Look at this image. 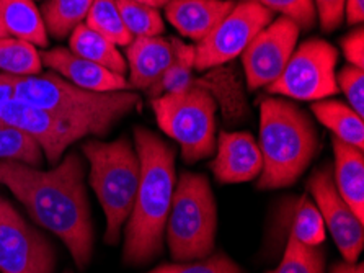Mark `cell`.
I'll return each instance as SVG.
<instances>
[{
	"label": "cell",
	"mask_w": 364,
	"mask_h": 273,
	"mask_svg": "<svg viewBox=\"0 0 364 273\" xmlns=\"http://www.w3.org/2000/svg\"><path fill=\"white\" fill-rule=\"evenodd\" d=\"M85 177L87 164L77 150L49 170L0 163V185L14 193L38 226L56 234L80 270L90 264L95 247Z\"/></svg>",
	"instance_id": "obj_1"
},
{
	"label": "cell",
	"mask_w": 364,
	"mask_h": 273,
	"mask_svg": "<svg viewBox=\"0 0 364 273\" xmlns=\"http://www.w3.org/2000/svg\"><path fill=\"white\" fill-rule=\"evenodd\" d=\"M141 174L124 232L126 265H144L162 254L164 234L175 192V149L147 128L134 130Z\"/></svg>",
	"instance_id": "obj_2"
},
{
	"label": "cell",
	"mask_w": 364,
	"mask_h": 273,
	"mask_svg": "<svg viewBox=\"0 0 364 273\" xmlns=\"http://www.w3.org/2000/svg\"><path fill=\"white\" fill-rule=\"evenodd\" d=\"M7 77L16 100L51 111L60 118L84 128L88 136H105L117 121L134 111L141 103V97L132 91H84L54 72H41L28 77Z\"/></svg>",
	"instance_id": "obj_3"
},
{
	"label": "cell",
	"mask_w": 364,
	"mask_h": 273,
	"mask_svg": "<svg viewBox=\"0 0 364 273\" xmlns=\"http://www.w3.org/2000/svg\"><path fill=\"white\" fill-rule=\"evenodd\" d=\"M262 172L258 188L274 190L297 182L316 158L318 133L294 103L284 98L264 97L260 102Z\"/></svg>",
	"instance_id": "obj_4"
},
{
	"label": "cell",
	"mask_w": 364,
	"mask_h": 273,
	"mask_svg": "<svg viewBox=\"0 0 364 273\" xmlns=\"http://www.w3.org/2000/svg\"><path fill=\"white\" fill-rule=\"evenodd\" d=\"M80 150L90 164L88 182L107 218L105 242L117 246L134 206L141 174L139 158L128 138L112 143L90 139L82 144Z\"/></svg>",
	"instance_id": "obj_5"
},
{
	"label": "cell",
	"mask_w": 364,
	"mask_h": 273,
	"mask_svg": "<svg viewBox=\"0 0 364 273\" xmlns=\"http://www.w3.org/2000/svg\"><path fill=\"white\" fill-rule=\"evenodd\" d=\"M218 208L208 177L183 172L175 185L165 234L173 262H193L214 250Z\"/></svg>",
	"instance_id": "obj_6"
},
{
	"label": "cell",
	"mask_w": 364,
	"mask_h": 273,
	"mask_svg": "<svg viewBox=\"0 0 364 273\" xmlns=\"http://www.w3.org/2000/svg\"><path fill=\"white\" fill-rule=\"evenodd\" d=\"M151 105L161 130L180 144L186 163L206 159L216 150V98L200 82L152 98Z\"/></svg>",
	"instance_id": "obj_7"
},
{
	"label": "cell",
	"mask_w": 364,
	"mask_h": 273,
	"mask_svg": "<svg viewBox=\"0 0 364 273\" xmlns=\"http://www.w3.org/2000/svg\"><path fill=\"white\" fill-rule=\"evenodd\" d=\"M338 51L322 38H311L294 49L288 64L267 91L272 96L318 102L335 96Z\"/></svg>",
	"instance_id": "obj_8"
},
{
	"label": "cell",
	"mask_w": 364,
	"mask_h": 273,
	"mask_svg": "<svg viewBox=\"0 0 364 273\" xmlns=\"http://www.w3.org/2000/svg\"><path fill=\"white\" fill-rule=\"evenodd\" d=\"M56 262L51 239L0 195V273H54Z\"/></svg>",
	"instance_id": "obj_9"
},
{
	"label": "cell",
	"mask_w": 364,
	"mask_h": 273,
	"mask_svg": "<svg viewBox=\"0 0 364 273\" xmlns=\"http://www.w3.org/2000/svg\"><path fill=\"white\" fill-rule=\"evenodd\" d=\"M274 20V14L253 0H240L195 46V69L208 71L228 64L245 51L257 33Z\"/></svg>",
	"instance_id": "obj_10"
},
{
	"label": "cell",
	"mask_w": 364,
	"mask_h": 273,
	"mask_svg": "<svg viewBox=\"0 0 364 273\" xmlns=\"http://www.w3.org/2000/svg\"><path fill=\"white\" fill-rule=\"evenodd\" d=\"M301 28L294 21L278 16L263 28L242 53L247 86L250 91L268 87L278 79L294 53Z\"/></svg>",
	"instance_id": "obj_11"
},
{
	"label": "cell",
	"mask_w": 364,
	"mask_h": 273,
	"mask_svg": "<svg viewBox=\"0 0 364 273\" xmlns=\"http://www.w3.org/2000/svg\"><path fill=\"white\" fill-rule=\"evenodd\" d=\"M0 121L15 126L40 144L44 159L53 167L60 163L68 148L88 136L84 128L60 118L51 111L20 102L15 97L0 108Z\"/></svg>",
	"instance_id": "obj_12"
},
{
	"label": "cell",
	"mask_w": 364,
	"mask_h": 273,
	"mask_svg": "<svg viewBox=\"0 0 364 273\" xmlns=\"http://www.w3.org/2000/svg\"><path fill=\"white\" fill-rule=\"evenodd\" d=\"M307 190L345 262H356L364 247V226L336 190L332 167L325 165L314 172L307 182Z\"/></svg>",
	"instance_id": "obj_13"
},
{
	"label": "cell",
	"mask_w": 364,
	"mask_h": 273,
	"mask_svg": "<svg viewBox=\"0 0 364 273\" xmlns=\"http://www.w3.org/2000/svg\"><path fill=\"white\" fill-rule=\"evenodd\" d=\"M43 68L46 66L54 74L63 77L74 86L92 92L132 91L124 76L102 68L92 61L74 54L69 48H51L40 53Z\"/></svg>",
	"instance_id": "obj_14"
},
{
	"label": "cell",
	"mask_w": 364,
	"mask_h": 273,
	"mask_svg": "<svg viewBox=\"0 0 364 273\" xmlns=\"http://www.w3.org/2000/svg\"><path fill=\"white\" fill-rule=\"evenodd\" d=\"M211 170L220 183H242L257 178L262 172V154L255 138L248 133H220Z\"/></svg>",
	"instance_id": "obj_15"
},
{
	"label": "cell",
	"mask_w": 364,
	"mask_h": 273,
	"mask_svg": "<svg viewBox=\"0 0 364 273\" xmlns=\"http://www.w3.org/2000/svg\"><path fill=\"white\" fill-rule=\"evenodd\" d=\"M175 58L172 38L149 36L134 38L126 46V64L129 69V83L132 91L147 92L161 79Z\"/></svg>",
	"instance_id": "obj_16"
},
{
	"label": "cell",
	"mask_w": 364,
	"mask_h": 273,
	"mask_svg": "<svg viewBox=\"0 0 364 273\" xmlns=\"http://www.w3.org/2000/svg\"><path fill=\"white\" fill-rule=\"evenodd\" d=\"M235 5V0H170L165 15L176 31L200 43Z\"/></svg>",
	"instance_id": "obj_17"
},
{
	"label": "cell",
	"mask_w": 364,
	"mask_h": 273,
	"mask_svg": "<svg viewBox=\"0 0 364 273\" xmlns=\"http://www.w3.org/2000/svg\"><path fill=\"white\" fill-rule=\"evenodd\" d=\"M335 167L333 182L341 198L348 203L356 218L364 222V154L361 149L350 146L333 138Z\"/></svg>",
	"instance_id": "obj_18"
},
{
	"label": "cell",
	"mask_w": 364,
	"mask_h": 273,
	"mask_svg": "<svg viewBox=\"0 0 364 273\" xmlns=\"http://www.w3.org/2000/svg\"><path fill=\"white\" fill-rule=\"evenodd\" d=\"M0 16L7 36L33 46H49L48 30L33 0H0Z\"/></svg>",
	"instance_id": "obj_19"
},
{
	"label": "cell",
	"mask_w": 364,
	"mask_h": 273,
	"mask_svg": "<svg viewBox=\"0 0 364 273\" xmlns=\"http://www.w3.org/2000/svg\"><path fill=\"white\" fill-rule=\"evenodd\" d=\"M69 49L80 58L92 61L102 68L124 76L128 72V64L117 44H113L100 33L93 31L85 24H82L70 33Z\"/></svg>",
	"instance_id": "obj_20"
},
{
	"label": "cell",
	"mask_w": 364,
	"mask_h": 273,
	"mask_svg": "<svg viewBox=\"0 0 364 273\" xmlns=\"http://www.w3.org/2000/svg\"><path fill=\"white\" fill-rule=\"evenodd\" d=\"M314 115L333 133V136L350 146L364 149V121L350 105L338 100H318L312 105Z\"/></svg>",
	"instance_id": "obj_21"
},
{
	"label": "cell",
	"mask_w": 364,
	"mask_h": 273,
	"mask_svg": "<svg viewBox=\"0 0 364 273\" xmlns=\"http://www.w3.org/2000/svg\"><path fill=\"white\" fill-rule=\"evenodd\" d=\"M93 0H48L41 9V16L48 35L64 40L77 26L85 24Z\"/></svg>",
	"instance_id": "obj_22"
},
{
	"label": "cell",
	"mask_w": 364,
	"mask_h": 273,
	"mask_svg": "<svg viewBox=\"0 0 364 273\" xmlns=\"http://www.w3.org/2000/svg\"><path fill=\"white\" fill-rule=\"evenodd\" d=\"M175 46V58L168 69L164 72L161 79L147 91L149 98H157L164 93L180 92L193 82V69H195V46L172 38Z\"/></svg>",
	"instance_id": "obj_23"
},
{
	"label": "cell",
	"mask_w": 364,
	"mask_h": 273,
	"mask_svg": "<svg viewBox=\"0 0 364 273\" xmlns=\"http://www.w3.org/2000/svg\"><path fill=\"white\" fill-rule=\"evenodd\" d=\"M0 72L14 77L41 74L40 51L31 43L12 36L0 38Z\"/></svg>",
	"instance_id": "obj_24"
},
{
	"label": "cell",
	"mask_w": 364,
	"mask_h": 273,
	"mask_svg": "<svg viewBox=\"0 0 364 273\" xmlns=\"http://www.w3.org/2000/svg\"><path fill=\"white\" fill-rule=\"evenodd\" d=\"M0 163H20L41 169L44 154L31 136L0 121Z\"/></svg>",
	"instance_id": "obj_25"
},
{
	"label": "cell",
	"mask_w": 364,
	"mask_h": 273,
	"mask_svg": "<svg viewBox=\"0 0 364 273\" xmlns=\"http://www.w3.org/2000/svg\"><path fill=\"white\" fill-rule=\"evenodd\" d=\"M85 25L112 41L117 46H128L134 40L121 19L117 0H93L85 19Z\"/></svg>",
	"instance_id": "obj_26"
},
{
	"label": "cell",
	"mask_w": 364,
	"mask_h": 273,
	"mask_svg": "<svg viewBox=\"0 0 364 273\" xmlns=\"http://www.w3.org/2000/svg\"><path fill=\"white\" fill-rule=\"evenodd\" d=\"M288 239L306 247H318L325 241V222L321 211L307 197L296 203Z\"/></svg>",
	"instance_id": "obj_27"
},
{
	"label": "cell",
	"mask_w": 364,
	"mask_h": 273,
	"mask_svg": "<svg viewBox=\"0 0 364 273\" xmlns=\"http://www.w3.org/2000/svg\"><path fill=\"white\" fill-rule=\"evenodd\" d=\"M123 24L132 38L161 36L165 25L161 14L152 5L137 0H117Z\"/></svg>",
	"instance_id": "obj_28"
},
{
	"label": "cell",
	"mask_w": 364,
	"mask_h": 273,
	"mask_svg": "<svg viewBox=\"0 0 364 273\" xmlns=\"http://www.w3.org/2000/svg\"><path fill=\"white\" fill-rule=\"evenodd\" d=\"M269 273H325L323 254L288 239L281 264Z\"/></svg>",
	"instance_id": "obj_29"
},
{
	"label": "cell",
	"mask_w": 364,
	"mask_h": 273,
	"mask_svg": "<svg viewBox=\"0 0 364 273\" xmlns=\"http://www.w3.org/2000/svg\"><path fill=\"white\" fill-rule=\"evenodd\" d=\"M147 273H244L228 254L218 252L193 262H175L159 265Z\"/></svg>",
	"instance_id": "obj_30"
},
{
	"label": "cell",
	"mask_w": 364,
	"mask_h": 273,
	"mask_svg": "<svg viewBox=\"0 0 364 273\" xmlns=\"http://www.w3.org/2000/svg\"><path fill=\"white\" fill-rule=\"evenodd\" d=\"M273 14H281L294 21L301 30H311L316 25V5L314 0H253Z\"/></svg>",
	"instance_id": "obj_31"
},
{
	"label": "cell",
	"mask_w": 364,
	"mask_h": 273,
	"mask_svg": "<svg viewBox=\"0 0 364 273\" xmlns=\"http://www.w3.org/2000/svg\"><path fill=\"white\" fill-rule=\"evenodd\" d=\"M336 87L341 88L345 97L348 98L350 107L358 115H364V71L355 66H345L340 72H336Z\"/></svg>",
	"instance_id": "obj_32"
},
{
	"label": "cell",
	"mask_w": 364,
	"mask_h": 273,
	"mask_svg": "<svg viewBox=\"0 0 364 273\" xmlns=\"http://www.w3.org/2000/svg\"><path fill=\"white\" fill-rule=\"evenodd\" d=\"M346 0H314L318 24L325 33H332L345 19Z\"/></svg>",
	"instance_id": "obj_33"
},
{
	"label": "cell",
	"mask_w": 364,
	"mask_h": 273,
	"mask_svg": "<svg viewBox=\"0 0 364 273\" xmlns=\"http://www.w3.org/2000/svg\"><path fill=\"white\" fill-rule=\"evenodd\" d=\"M341 49L350 66L364 68V33L363 28H356L341 40Z\"/></svg>",
	"instance_id": "obj_34"
},
{
	"label": "cell",
	"mask_w": 364,
	"mask_h": 273,
	"mask_svg": "<svg viewBox=\"0 0 364 273\" xmlns=\"http://www.w3.org/2000/svg\"><path fill=\"white\" fill-rule=\"evenodd\" d=\"M345 15L350 25H361L364 20V0H346Z\"/></svg>",
	"instance_id": "obj_35"
},
{
	"label": "cell",
	"mask_w": 364,
	"mask_h": 273,
	"mask_svg": "<svg viewBox=\"0 0 364 273\" xmlns=\"http://www.w3.org/2000/svg\"><path fill=\"white\" fill-rule=\"evenodd\" d=\"M12 97H14L12 83H10L7 74H2V72H0V108H2Z\"/></svg>",
	"instance_id": "obj_36"
},
{
	"label": "cell",
	"mask_w": 364,
	"mask_h": 273,
	"mask_svg": "<svg viewBox=\"0 0 364 273\" xmlns=\"http://www.w3.org/2000/svg\"><path fill=\"white\" fill-rule=\"evenodd\" d=\"M330 273H364V265L356 262H343V264H335Z\"/></svg>",
	"instance_id": "obj_37"
},
{
	"label": "cell",
	"mask_w": 364,
	"mask_h": 273,
	"mask_svg": "<svg viewBox=\"0 0 364 273\" xmlns=\"http://www.w3.org/2000/svg\"><path fill=\"white\" fill-rule=\"evenodd\" d=\"M151 2H152L154 7L157 9V7H165V5H167L170 0H151Z\"/></svg>",
	"instance_id": "obj_38"
},
{
	"label": "cell",
	"mask_w": 364,
	"mask_h": 273,
	"mask_svg": "<svg viewBox=\"0 0 364 273\" xmlns=\"http://www.w3.org/2000/svg\"><path fill=\"white\" fill-rule=\"evenodd\" d=\"M7 36V31H5V28L2 25V16H0V38H5Z\"/></svg>",
	"instance_id": "obj_39"
},
{
	"label": "cell",
	"mask_w": 364,
	"mask_h": 273,
	"mask_svg": "<svg viewBox=\"0 0 364 273\" xmlns=\"http://www.w3.org/2000/svg\"><path fill=\"white\" fill-rule=\"evenodd\" d=\"M137 2H142V4H147V5H152V2H151V0H137ZM152 7H154V5H152Z\"/></svg>",
	"instance_id": "obj_40"
},
{
	"label": "cell",
	"mask_w": 364,
	"mask_h": 273,
	"mask_svg": "<svg viewBox=\"0 0 364 273\" xmlns=\"http://www.w3.org/2000/svg\"><path fill=\"white\" fill-rule=\"evenodd\" d=\"M64 273H73V272H70V270H65V272H64Z\"/></svg>",
	"instance_id": "obj_41"
}]
</instances>
